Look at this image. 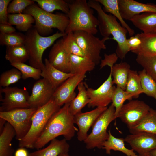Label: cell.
Here are the masks:
<instances>
[{"label": "cell", "mask_w": 156, "mask_h": 156, "mask_svg": "<svg viewBox=\"0 0 156 156\" xmlns=\"http://www.w3.org/2000/svg\"><path fill=\"white\" fill-rule=\"evenodd\" d=\"M67 141L64 138L61 140L53 139L47 147L31 153L29 156H58L68 153L70 146Z\"/></svg>", "instance_id": "obj_20"}, {"label": "cell", "mask_w": 156, "mask_h": 156, "mask_svg": "<svg viewBox=\"0 0 156 156\" xmlns=\"http://www.w3.org/2000/svg\"><path fill=\"white\" fill-rule=\"evenodd\" d=\"M89 6L97 12L99 22L98 27L103 37H109L117 43L116 53L118 58L123 60L130 50L127 43V29L118 23L117 18L112 14H108L103 10L101 5L96 0L88 1Z\"/></svg>", "instance_id": "obj_2"}, {"label": "cell", "mask_w": 156, "mask_h": 156, "mask_svg": "<svg viewBox=\"0 0 156 156\" xmlns=\"http://www.w3.org/2000/svg\"><path fill=\"white\" fill-rule=\"evenodd\" d=\"M25 36L22 33L16 31L12 33L0 34V44L6 46L25 45Z\"/></svg>", "instance_id": "obj_37"}, {"label": "cell", "mask_w": 156, "mask_h": 156, "mask_svg": "<svg viewBox=\"0 0 156 156\" xmlns=\"http://www.w3.org/2000/svg\"><path fill=\"white\" fill-rule=\"evenodd\" d=\"M135 156H137V155H135Z\"/></svg>", "instance_id": "obj_50"}, {"label": "cell", "mask_w": 156, "mask_h": 156, "mask_svg": "<svg viewBox=\"0 0 156 156\" xmlns=\"http://www.w3.org/2000/svg\"><path fill=\"white\" fill-rule=\"evenodd\" d=\"M34 2L31 0H13L8 5V14L22 13L27 7L34 3Z\"/></svg>", "instance_id": "obj_41"}, {"label": "cell", "mask_w": 156, "mask_h": 156, "mask_svg": "<svg viewBox=\"0 0 156 156\" xmlns=\"http://www.w3.org/2000/svg\"><path fill=\"white\" fill-rule=\"evenodd\" d=\"M85 73L75 74L70 77L55 90L53 98L57 105L61 107L65 104L70 103L76 96L75 90L79 84L86 77Z\"/></svg>", "instance_id": "obj_13"}, {"label": "cell", "mask_w": 156, "mask_h": 156, "mask_svg": "<svg viewBox=\"0 0 156 156\" xmlns=\"http://www.w3.org/2000/svg\"><path fill=\"white\" fill-rule=\"evenodd\" d=\"M103 6L104 11L109 12L120 22L121 25L126 28L130 36H133L135 34L134 30L131 29L125 22L120 14L118 5V0H96Z\"/></svg>", "instance_id": "obj_28"}, {"label": "cell", "mask_w": 156, "mask_h": 156, "mask_svg": "<svg viewBox=\"0 0 156 156\" xmlns=\"http://www.w3.org/2000/svg\"><path fill=\"white\" fill-rule=\"evenodd\" d=\"M149 156H156V149L151 151L149 153Z\"/></svg>", "instance_id": "obj_48"}, {"label": "cell", "mask_w": 156, "mask_h": 156, "mask_svg": "<svg viewBox=\"0 0 156 156\" xmlns=\"http://www.w3.org/2000/svg\"><path fill=\"white\" fill-rule=\"evenodd\" d=\"M143 93L156 100V82L144 69L138 72Z\"/></svg>", "instance_id": "obj_34"}, {"label": "cell", "mask_w": 156, "mask_h": 156, "mask_svg": "<svg viewBox=\"0 0 156 156\" xmlns=\"http://www.w3.org/2000/svg\"><path fill=\"white\" fill-rule=\"evenodd\" d=\"M130 21L144 33H156V12L143 13L135 16Z\"/></svg>", "instance_id": "obj_21"}, {"label": "cell", "mask_w": 156, "mask_h": 156, "mask_svg": "<svg viewBox=\"0 0 156 156\" xmlns=\"http://www.w3.org/2000/svg\"><path fill=\"white\" fill-rule=\"evenodd\" d=\"M136 35L141 40V44L138 49L132 52L137 55L156 56V33L141 32Z\"/></svg>", "instance_id": "obj_22"}, {"label": "cell", "mask_w": 156, "mask_h": 156, "mask_svg": "<svg viewBox=\"0 0 156 156\" xmlns=\"http://www.w3.org/2000/svg\"><path fill=\"white\" fill-rule=\"evenodd\" d=\"M60 108L52 97L47 103L37 108L32 117L31 125L29 131L19 141V147L34 148L36 141L49 120Z\"/></svg>", "instance_id": "obj_6"}, {"label": "cell", "mask_w": 156, "mask_h": 156, "mask_svg": "<svg viewBox=\"0 0 156 156\" xmlns=\"http://www.w3.org/2000/svg\"><path fill=\"white\" fill-rule=\"evenodd\" d=\"M5 57L10 64L24 63L29 59V54L25 45L6 46Z\"/></svg>", "instance_id": "obj_30"}, {"label": "cell", "mask_w": 156, "mask_h": 156, "mask_svg": "<svg viewBox=\"0 0 156 156\" xmlns=\"http://www.w3.org/2000/svg\"><path fill=\"white\" fill-rule=\"evenodd\" d=\"M119 9L124 20L131 21L135 16L146 12H156V4L144 3L134 0H118Z\"/></svg>", "instance_id": "obj_17"}, {"label": "cell", "mask_w": 156, "mask_h": 156, "mask_svg": "<svg viewBox=\"0 0 156 156\" xmlns=\"http://www.w3.org/2000/svg\"><path fill=\"white\" fill-rule=\"evenodd\" d=\"M129 130L131 134L145 132L156 135V110L151 108L141 122Z\"/></svg>", "instance_id": "obj_26"}, {"label": "cell", "mask_w": 156, "mask_h": 156, "mask_svg": "<svg viewBox=\"0 0 156 156\" xmlns=\"http://www.w3.org/2000/svg\"><path fill=\"white\" fill-rule=\"evenodd\" d=\"M78 92L77 95L70 104L69 109L70 113L74 116L81 112V109L89 102L85 83L83 81L77 86Z\"/></svg>", "instance_id": "obj_29"}, {"label": "cell", "mask_w": 156, "mask_h": 156, "mask_svg": "<svg viewBox=\"0 0 156 156\" xmlns=\"http://www.w3.org/2000/svg\"><path fill=\"white\" fill-rule=\"evenodd\" d=\"M38 6L44 10L52 13L56 10L62 11L67 15L69 11L67 1L63 0H33Z\"/></svg>", "instance_id": "obj_32"}, {"label": "cell", "mask_w": 156, "mask_h": 156, "mask_svg": "<svg viewBox=\"0 0 156 156\" xmlns=\"http://www.w3.org/2000/svg\"><path fill=\"white\" fill-rule=\"evenodd\" d=\"M127 41L130 51L132 52L138 49L141 44V40L136 34L127 39Z\"/></svg>", "instance_id": "obj_44"}, {"label": "cell", "mask_w": 156, "mask_h": 156, "mask_svg": "<svg viewBox=\"0 0 156 156\" xmlns=\"http://www.w3.org/2000/svg\"><path fill=\"white\" fill-rule=\"evenodd\" d=\"M10 0H0V23H8V8L11 2Z\"/></svg>", "instance_id": "obj_42"}, {"label": "cell", "mask_w": 156, "mask_h": 156, "mask_svg": "<svg viewBox=\"0 0 156 156\" xmlns=\"http://www.w3.org/2000/svg\"><path fill=\"white\" fill-rule=\"evenodd\" d=\"M76 42L83 51L86 57L88 58L96 65L101 62L100 53L102 49H106L105 41L109 37H103L102 39L92 34L83 31L73 32Z\"/></svg>", "instance_id": "obj_9"}, {"label": "cell", "mask_w": 156, "mask_h": 156, "mask_svg": "<svg viewBox=\"0 0 156 156\" xmlns=\"http://www.w3.org/2000/svg\"><path fill=\"white\" fill-rule=\"evenodd\" d=\"M0 33L8 34L16 32V29L12 25L8 23H0Z\"/></svg>", "instance_id": "obj_45"}, {"label": "cell", "mask_w": 156, "mask_h": 156, "mask_svg": "<svg viewBox=\"0 0 156 156\" xmlns=\"http://www.w3.org/2000/svg\"><path fill=\"white\" fill-rule=\"evenodd\" d=\"M58 156H70L68 153H65L61 154L59 155Z\"/></svg>", "instance_id": "obj_49"}, {"label": "cell", "mask_w": 156, "mask_h": 156, "mask_svg": "<svg viewBox=\"0 0 156 156\" xmlns=\"http://www.w3.org/2000/svg\"><path fill=\"white\" fill-rule=\"evenodd\" d=\"M70 103L64 105L50 118L36 141L34 148L38 150L50 141L62 135L67 140H70L78 129L75 127L74 116L70 112Z\"/></svg>", "instance_id": "obj_1"}, {"label": "cell", "mask_w": 156, "mask_h": 156, "mask_svg": "<svg viewBox=\"0 0 156 156\" xmlns=\"http://www.w3.org/2000/svg\"><path fill=\"white\" fill-rule=\"evenodd\" d=\"M22 13L30 14L34 17L35 20L34 27L38 33L44 36L51 34L53 28L65 33L69 23L67 15L46 12L34 3L27 7Z\"/></svg>", "instance_id": "obj_4"}, {"label": "cell", "mask_w": 156, "mask_h": 156, "mask_svg": "<svg viewBox=\"0 0 156 156\" xmlns=\"http://www.w3.org/2000/svg\"><path fill=\"white\" fill-rule=\"evenodd\" d=\"M87 94L89 99L88 107H105L112 102L115 88L112 83V72L107 79L98 88L89 87L85 83Z\"/></svg>", "instance_id": "obj_12"}, {"label": "cell", "mask_w": 156, "mask_h": 156, "mask_svg": "<svg viewBox=\"0 0 156 156\" xmlns=\"http://www.w3.org/2000/svg\"><path fill=\"white\" fill-rule=\"evenodd\" d=\"M136 61L156 82V56L137 55Z\"/></svg>", "instance_id": "obj_36"}, {"label": "cell", "mask_w": 156, "mask_h": 156, "mask_svg": "<svg viewBox=\"0 0 156 156\" xmlns=\"http://www.w3.org/2000/svg\"><path fill=\"white\" fill-rule=\"evenodd\" d=\"M69 11L67 15L69 23L65 33L83 31L95 35L98 31V19L94 15L93 9L86 0L67 1Z\"/></svg>", "instance_id": "obj_3"}, {"label": "cell", "mask_w": 156, "mask_h": 156, "mask_svg": "<svg viewBox=\"0 0 156 156\" xmlns=\"http://www.w3.org/2000/svg\"><path fill=\"white\" fill-rule=\"evenodd\" d=\"M10 64L20 71L21 74V78L23 79L31 78L37 80L41 76L42 70L40 69L27 65L24 63H17Z\"/></svg>", "instance_id": "obj_39"}, {"label": "cell", "mask_w": 156, "mask_h": 156, "mask_svg": "<svg viewBox=\"0 0 156 156\" xmlns=\"http://www.w3.org/2000/svg\"><path fill=\"white\" fill-rule=\"evenodd\" d=\"M0 92L4 94V98L0 101V112L30 108L28 103L30 95L25 89L15 87H1Z\"/></svg>", "instance_id": "obj_11"}, {"label": "cell", "mask_w": 156, "mask_h": 156, "mask_svg": "<svg viewBox=\"0 0 156 156\" xmlns=\"http://www.w3.org/2000/svg\"><path fill=\"white\" fill-rule=\"evenodd\" d=\"M70 55L64 47L62 38L57 40L51 48L48 60L51 64L56 68L69 73Z\"/></svg>", "instance_id": "obj_18"}, {"label": "cell", "mask_w": 156, "mask_h": 156, "mask_svg": "<svg viewBox=\"0 0 156 156\" xmlns=\"http://www.w3.org/2000/svg\"><path fill=\"white\" fill-rule=\"evenodd\" d=\"M0 133V156H13L14 150L11 142L16 135L14 129L6 122Z\"/></svg>", "instance_id": "obj_23"}, {"label": "cell", "mask_w": 156, "mask_h": 156, "mask_svg": "<svg viewBox=\"0 0 156 156\" xmlns=\"http://www.w3.org/2000/svg\"><path fill=\"white\" fill-rule=\"evenodd\" d=\"M124 139L139 156H149L150 152L156 149V135L154 134L139 132L131 133Z\"/></svg>", "instance_id": "obj_14"}, {"label": "cell", "mask_w": 156, "mask_h": 156, "mask_svg": "<svg viewBox=\"0 0 156 156\" xmlns=\"http://www.w3.org/2000/svg\"><path fill=\"white\" fill-rule=\"evenodd\" d=\"M62 38L64 47L69 54L85 57L83 51L75 41L73 32L68 33Z\"/></svg>", "instance_id": "obj_38"}, {"label": "cell", "mask_w": 156, "mask_h": 156, "mask_svg": "<svg viewBox=\"0 0 156 156\" xmlns=\"http://www.w3.org/2000/svg\"><path fill=\"white\" fill-rule=\"evenodd\" d=\"M118 58L116 53L109 55L105 54L104 58L101 60L100 68L101 69L106 65L109 66L110 68H112L116 62Z\"/></svg>", "instance_id": "obj_43"}, {"label": "cell", "mask_w": 156, "mask_h": 156, "mask_svg": "<svg viewBox=\"0 0 156 156\" xmlns=\"http://www.w3.org/2000/svg\"><path fill=\"white\" fill-rule=\"evenodd\" d=\"M44 68L42 70L41 76L47 79L55 90L68 79L75 75L61 71L54 67L48 59H44Z\"/></svg>", "instance_id": "obj_19"}, {"label": "cell", "mask_w": 156, "mask_h": 156, "mask_svg": "<svg viewBox=\"0 0 156 156\" xmlns=\"http://www.w3.org/2000/svg\"><path fill=\"white\" fill-rule=\"evenodd\" d=\"M133 96L123 90L120 87H115L113 94L112 105L115 109V115L116 118H117L118 113L124 103L126 100H132Z\"/></svg>", "instance_id": "obj_35"}, {"label": "cell", "mask_w": 156, "mask_h": 156, "mask_svg": "<svg viewBox=\"0 0 156 156\" xmlns=\"http://www.w3.org/2000/svg\"><path fill=\"white\" fill-rule=\"evenodd\" d=\"M66 34L65 33L57 31L49 36L40 35L34 27L25 34V45L28 51L30 66L42 70L44 68L42 62V57L45 50L52 45L58 39Z\"/></svg>", "instance_id": "obj_5"}, {"label": "cell", "mask_w": 156, "mask_h": 156, "mask_svg": "<svg viewBox=\"0 0 156 156\" xmlns=\"http://www.w3.org/2000/svg\"><path fill=\"white\" fill-rule=\"evenodd\" d=\"M114 107L111 104L98 117L92 126L91 133L84 141L87 149L102 148L103 143L109 136L108 127L116 119Z\"/></svg>", "instance_id": "obj_7"}, {"label": "cell", "mask_w": 156, "mask_h": 156, "mask_svg": "<svg viewBox=\"0 0 156 156\" xmlns=\"http://www.w3.org/2000/svg\"><path fill=\"white\" fill-rule=\"evenodd\" d=\"M55 90L46 79L38 80L34 85L29 98L30 108H37L47 103L53 97Z\"/></svg>", "instance_id": "obj_15"}, {"label": "cell", "mask_w": 156, "mask_h": 156, "mask_svg": "<svg viewBox=\"0 0 156 156\" xmlns=\"http://www.w3.org/2000/svg\"><path fill=\"white\" fill-rule=\"evenodd\" d=\"M37 109L19 108L0 112V118L5 120L13 127L16 133V138L19 141L29 131L31 125L32 117Z\"/></svg>", "instance_id": "obj_8"}, {"label": "cell", "mask_w": 156, "mask_h": 156, "mask_svg": "<svg viewBox=\"0 0 156 156\" xmlns=\"http://www.w3.org/2000/svg\"><path fill=\"white\" fill-rule=\"evenodd\" d=\"M125 91L131 94L133 98H137L143 93L140 78L137 71L130 70Z\"/></svg>", "instance_id": "obj_33"}, {"label": "cell", "mask_w": 156, "mask_h": 156, "mask_svg": "<svg viewBox=\"0 0 156 156\" xmlns=\"http://www.w3.org/2000/svg\"><path fill=\"white\" fill-rule=\"evenodd\" d=\"M8 19L9 24L15 25L17 30L23 32H27L35 23V19L32 15L23 13L8 14Z\"/></svg>", "instance_id": "obj_31"}, {"label": "cell", "mask_w": 156, "mask_h": 156, "mask_svg": "<svg viewBox=\"0 0 156 156\" xmlns=\"http://www.w3.org/2000/svg\"><path fill=\"white\" fill-rule=\"evenodd\" d=\"M107 108V107H96L90 111L85 112H81L74 116V123L79 128L77 138L79 141H84L88 135L87 132L90 128Z\"/></svg>", "instance_id": "obj_16"}, {"label": "cell", "mask_w": 156, "mask_h": 156, "mask_svg": "<svg viewBox=\"0 0 156 156\" xmlns=\"http://www.w3.org/2000/svg\"><path fill=\"white\" fill-rule=\"evenodd\" d=\"M6 122V121L5 120L0 118V132L3 130Z\"/></svg>", "instance_id": "obj_47"}, {"label": "cell", "mask_w": 156, "mask_h": 156, "mask_svg": "<svg viewBox=\"0 0 156 156\" xmlns=\"http://www.w3.org/2000/svg\"><path fill=\"white\" fill-rule=\"evenodd\" d=\"M112 72V83L123 90H125L130 70V65L124 62L115 64L110 68Z\"/></svg>", "instance_id": "obj_24"}, {"label": "cell", "mask_w": 156, "mask_h": 156, "mask_svg": "<svg viewBox=\"0 0 156 156\" xmlns=\"http://www.w3.org/2000/svg\"><path fill=\"white\" fill-rule=\"evenodd\" d=\"M96 64L86 57L70 55V73L76 74L93 70Z\"/></svg>", "instance_id": "obj_25"}, {"label": "cell", "mask_w": 156, "mask_h": 156, "mask_svg": "<svg viewBox=\"0 0 156 156\" xmlns=\"http://www.w3.org/2000/svg\"><path fill=\"white\" fill-rule=\"evenodd\" d=\"M27 151L23 148H20L17 149L15 152L14 156H29Z\"/></svg>", "instance_id": "obj_46"}, {"label": "cell", "mask_w": 156, "mask_h": 156, "mask_svg": "<svg viewBox=\"0 0 156 156\" xmlns=\"http://www.w3.org/2000/svg\"><path fill=\"white\" fill-rule=\"evenodd\" d=\"M21 78L20 71L15 68L3 72L0 76V86L4 88L15 83Z\"/></svg>", "instance_id": "obj_40"}, {"label": "cell", "mask_w": 156, "mask_h": 156, "mask_svg": "<svg viewBox=\"0 0 156 156\" xmlns=\"http://www.w3.org/2000/svg\"><path fill=\"white\" fill-rule=\"evenodd\" d=\"M150 108V107L142 101L131 100L123 105L117 118H119L130 129L138 124Z\"/></svg>", "instance_id": "obj_10"}, {"label": "cell", "mask_w": 156, "mask_h": 156, "mask_svg": "<svg viewBox=\"0 0 156 156\" xmlns=\"http://www.w3.org/2000/svg\"><path fill=\"white\" fill-rule=\"evenodd\" d=\"M109 136L108 139L102 144V149L105 150L107 154L109 155L112 150L119 151L123 153L127 156H135L136 153L132 149L126 148L125 144L124 139L116 138L112 134L110 131H108Z\"/></svg>", "instance_id": "obj_27"}]
</instances>
